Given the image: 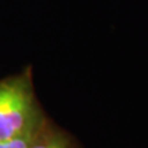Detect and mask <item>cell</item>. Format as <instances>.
Here are the masks:
<instances>
[{
	"label": "cell",
	"instance_id": "obj_3",
	"mask_svg": "<svg viewBox=\"0 0 148 148\" xmlns=\"http://www.w3.org/2000/svg\"><path fill=\"white\" fill-rule=\"evenodd\" d=\"M38 130H37V131H38ZM37 131L26 133L24 136L12 138V140H9V141H0V148H29L32 140H34L35 133Z\"/></svg>",
	"mask_w": 148,
	"mask_h": 148
},
{
	"label": "cell",
	"instance_id": "obj_1",
	"mask_svg": "<svg viewBox=\"0 0 148 148\" xmlns=\"http://www.w3.org/2000/svg\"><path fill=\"white\" fill-rule=\"evenodd\" d=\"M48 119L37 99L31 67L0 79V141L35 132Z\"/></svg>",
	"mask_w": 148,
	"mask_h": 148
},
{
	"label": "cell",
	"instance_id": "obj_2",
	"mask_svg": "<svg viewBox=\"0 0 148 148\" xmlns=\"http://www.w3.org/2000/svg\"><path fill=\"white\" fill-rule=\"evenodd\" d=\"M29 148H79L71 133L48 119L35 133Z\"/></svg>",
	"mask_w": 148,
	"mask_h": 148
}]
</instances>
